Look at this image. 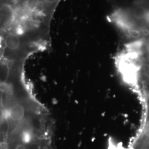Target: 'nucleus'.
Listing matches in <instances>:
<instances>
[{
	"label": "nucleus",
	"instance_id": "nucleus-2",
	"mask_svg": "<svg viewBox=\"0 0 149 149\" xmlns=\"http://www.w3.org/2000/svg\"></svg>",
	"mask_w": 149,
	"mask_h": 149
},
{
	"label": "nucleus",
	"instance_id": "nucleus-1",
	"mask_svg": "<svg viewBox=\"0 0 149 149\" xmlns=\"http://www.w3.org/2000/svg\"><path fill=\"white\" fill-rule=\"evenodd\" d=\"M61 0H0V63L23 69L32 54L49 48Z\"/></svg>",
	"mask_w": 149,
	"mask_h": 149
}]
</instances>
